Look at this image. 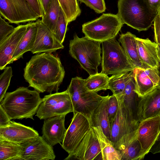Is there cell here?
I'll use <instances>...</instances> for the list:
<instances>
[{
	"label": "cell",
	"mask_w": 160,
	"mask_h": 160,
	"mask_svg": "<svg viewBox=\"0 0 160 160\" xmlns=\"http://www.w3.org/2000/svg\"><path fill=\"white\" fill-rule=\"evenodd\" d=\"M23 76L29 87L39 92H58L65 71L59 57L50 52L36 54L26 63Z\"/></svg>",
	"instance_id": "1"
},
{
	"label": "cell",
	"mask_w": 160,
	"mask_h": 160,
	"mask_svg": "<svg viewBox=\"0 0 160 160\" xmlns=\"http://www.w3.org/2000/svg\"><path fill=\"white\" fill-rule=\"evenodd\" d=\"M39 92L20 87L12 92H6L0 106L9 119L30 118L36 113L42 98Z\"/></svg>",
	"instance_id": "2"
},
{
	"label": "cell",
	"mask_w": 160,
	"mask_h": 160,
	"mask_svg": "<svg viewBox=\"0 0 160 160\" xmlns=\"http://www.w3.org/2000/svg\"><path fill=\"white\" fill-rule=\"evenodd\" d=\"M118 8L117 14L123 23L139 32L148 30L158 14L147 0H118Z\"/></svg>",
	"instance_id": "3"
},
{
	"label": "cell",
	"mask_w": 160,
	"mask_h": 160,
	"mask_svg": "<svg viewBox=\"0 0 160 160\" xmlns=\"http://www.w3.org/2000/svg\"><path fill=\"white\" fill-rule=\"evenodd\" d=\"M101 43L85 36L79 38L76 34L70 41L69 54L90 75L98 73L102 61Z\"/></svg>",
	"instance_id": "4"
},
{
	"label": "cell",
	"mask_w": 160,
	"mask_h": 160,
	"mask_svg": "<svg viewBox=\"0 0 160 160\" xmlns=\"http://www.w3.org/2000/svg\"><path fill=\"white\" fill-rule=\"evenodd\" d=\"M102 71L106 75L130 72L135 68L115 38L101 42Z\"/></svg>",
	"instance_id": "5"
},
{
	"label": "cell",
	"mask_w": 160,
	"mask_h": 160,
	"mask_svg": "<svg viewBox=\"0 0 160 160\" xmlns=\"http://www.w3.org/2000/svg\"><path fill=\"white\" fill-rule=\"evenodd\" d=\"M123 24L117 14L103 13L96 19L84 23L82 30L85 37L101 42L115 38Z\"/></svg>",
	"instance_id": "6"
},
{
	"label": "cell",
	"mask_w": 160,
	"mask_h": 160,
	"mask_svg": "<svg viewBox=\"0 0 160 160\" xmlns=\"http://www.w3.org/2000/svg\"><path fill=\"white\" fill-rule=\"evenodd\" d=\"M67 90L72 99L73 113H80L90 121L93 111L104 96L87 90L84 85V79L77 76L72 78Z\"/></svg>",
	"instance_id": "7"
},
{
	"label": "cell",
	"mask_w": 160,
	"mask_h": 160,
	"mask_svg": "<svg viewBox=\"0 0 160 160\" xmlns=\"http://www.w3.org/2000/svg\"><path fill=\"white\" fill-rule=\"evenodd\" d=\"M118 98V110L110 123L111 141L115 148L127 143L136 137L139 123L132 120L121 101Z\"/></svg>",
	"instance_id": "8"
},
{
	"label": "cell",
	"mask_w": 160,
	"mask_h": 160,
	"mask_svg": "<svg viewBox=\"0 0 160 160\" xmlns=\"http://www.w3.org/2000/svg\"><path fill=\"white\" fill-rule=\"evenodd\" d=\"M73 104L70 95L67 89L45 96L42 98L36 116L40 119H45L73 112Z\"/></svg>",
	"instance_id": "9"
},
{
	"label": "cell",
	"mask_w": 160,
	"mask_h": 160,
	"mask_svg": "<svg viewBox=\"0 0 160 160\" xmlns=\"http://www.w3.org/2000/svg\"><path fill=\"white\" fill-rule=\"evenodd\" d=\"M0 13L9 22L17 24L40 18L25 0H0Z\"/></svg>",
	"instance_id": "10"
},
{
	"label": "cell",
	"mask_w": 160,
	"mask_h": 160,
	"mask_svg": "<svg viewBox=\"0 0 160 160\" xmlns=\"http://www.w3.org/2000/svg\"><path fill=\"white\" fill-rule=\"evenodd\" d=\"M91 125L89 119L82 114L76 112L67 129L62 147L70 154L76 149L88 131Z\"/></svg>",
	"instance_id": "11"
},
{
	"label": "cell",
	"mask_w": 160,
	"mask_h": 160,
	"mask_svg": "<svg viewBox=\"0 0 160 160\" xmlns=\"http://www.w3.org/2000/svg\"><path fill=\"white\" fill-rule=\"evenodd\" d=\"M22 153L20 160H54L52 147L42 136L30 139L21 144Z\"/></svg>",
	"instance_id": "12"
},
{
	"label": "cell",
	"mask_w": 160,
	"mask_h": 160,
	"mask_svg": "<svg viewBox=\"0 0 160 160\" xmlns=\"http://www.w3.org/2000/svg\"><path fill=\"white\" fill-rule=\"evenodd\" d=\"M160 131V115L142 120L139 122L136 138L141 144L143 158L149 152Z\"/></svg>",
	"instance_id": "13"
},
{
	"label": "cell",
	"mask_w": 160,
	"mask_h": 160,
	"mask_svg": "<svg viewBox=\"0 0 160 160\" xmlns=\"http://www.w3.org/2000/svg\"><path fill=\"white\" fill-rule=\"evenodd\" d=\"M100 154L99 142L94 130L91 126L75 150L64 160H93Z\"/></svg>",
	"instance_id": "14"
},
{
	"label": "cell",
	"mask_w": 160,
	"mask_h": 160,
	"mask_svg": "<svg viewBox=\"0 0 160 160\" xmlns=\"http://www.w3.org/2000/svg\"><path fill=\"white\" fill-rule=\"evenodd\" d=\"M37 31L35 40L31 52L32 53H52L63 49L64 46L41 20L36 22Z\"/></svg>",
	"instance_id": "15"
},
{
	"label": "cell",
	"mask_w": 160,
	"mask_h": 160,
	"mask_svg": "<svg viewBox=\"0 0 160 160\" xmlns=\"http://www.w3.org/2000/svg\"><path fill=\"white\" fill-rule=\"evenodd\" d=\"M157 68L134 69L135 91L139 96L142 97L157 87L159 80Z\"/></svg>",
	"instance_id": "16"
},
{
	"label": "cell",
	"mask_w": 160,
	"mask_h": 160,
	"mask_svg": "<svg viewBox=\"0 0 160 160\" xmlns=\"http://www.w3.org/2000/svg\"><path fill=\"white\" fill-rule=\"evenodd\" d=\"M66 115L45 119L42 128V137L52 146L62 142L67 129L65 126Z\"/></svg>",
	"instance_id": "17"
},
{
	"label": "cell",
	"mask_w": 160,
	"mask_h": 160,
	"mask_svg": "<svg viewBox=\"0 0 160 160\" xmlns=\"http://www.w3.org/2000/svg\"><path fill=\"white\" fill-rule=\"evenodd\" d=\"M39 136L38 132L33 128L13 121L0 127V139L20 144Z\"/></svg>",
	"instance_id": "18"
},
{
	"label": "cell",
	"mask_w": 160,
	"mask_h": 160,
	"mask_svg": "<svg viewBox=\"0 0 160 160\" xmlns=\"http://www.w3.org/2000/svg\"><path fill=\"white\" fill-rule=\"evenodd\" d=\"M28 23L20 25L0 43V69L2 70L10 64L13 55L25 33Z\"/></svg>",
	"instance_id": "19"
},
{
	"label": "cell",
	"mask_w": 160,
	"mask_h": 160,
	"mask_svg": "<svg viewBox=\"0 0 160 160\" xmlns=\"http://www.w3.org/2000/svg\"><path fill=\"white\" fill-rule=\"evenodd\" d=\"M160 114V89L156 88L142 97L139 106L140 122Z\"/></svg>",
	"instance_id": "20"
},
{
	"label": "cell",
	"mask_w": 160,
	"mask_h": 160,
	"mask_svg": "<svg viewBox=\"0 0 160 160\" xmlns=\"http://www.w3.org/2000/svg\"><path fill=\"white\" fill-rule=\"evenodd\" d=\"M137 48L139 59L144 65L150 68H158L160 59L157 44L148 38L136 37Z\"/></svg>",
	"instance_id": "21"
},
{
	"label": "cell",
	"mask_w": 160,
	"mask_h": 160,
	"mask_svg": "<svg viewBox=\"0 0 160 160\" xmlns=\"http://www.w3.org/2000/svg\"><path fill=\"white\" fill-rule=\"evenodd\" d=\"M117 97L121 101L132 120L139 123V106L142 97L139 96L135 91L134 76L127 84L121 96Z\"/></svg>",
	"instance_id": "22"
},
{
	"label": "cell",
	"mask_w": 160,
	"mask_h": 160,
	"mask_svg": "<svg viewBox=\"0 0 160 160\" xmlns=\"http://www.w3.org/2000/svg\"><path fill=\"white\" fill-rule=\"evenodd\" d=\"M109 96H104L93 111L90 119L91 126L100 127L104 134L111 140V125L108 115V104Z\"/></svg>",
	"instance_id": "23"
},
{
	"label": "cell",
	"mask_w": 160,
	"mask_h": 160,
	"mask_svg": "<svg viewBox=\"0 0 160 160\" xmlns=\"http://www.w3.org/2000/svg\"><path fill=\"white\" fill-rule=\"evenodd\" d=\"M136 37L135 35L128 32L120 34L118 40L135 68H150L142 64L139 59L137 48Z\"/></svg>",
	"instance_id": "24"
},
{
	"label": "cell",
	"mask_w": 160,
	"mask_h": 160,
	"mask_svg": "<svg viewBox=\"0 0 160 160\" xmlns=\"http://www.w3.org/2000/svg\"><path fill=\"white\" fill-rule=\"evenodd\" d=\"M37 31L36 22L28 23L26 32L13 55L10 63L22 58L23 54L26 52L31 51L35 40Z\"/></svg>",
	"instance_id": "25"
},
{
	"label": "cell",
	"mask_w": 160,
	"mask_h": 160,
	"mask_svg": "<svg viewBox=\"0 0 160 160\" xmlns=\"http://www.w3.org/2000/svg\"><path fill=\"white\" fill-rule=\"evenodd\" d=\"M92 127L99 142L102 160H121L120 151L115 148L111 141L104 134L101 128L99 126Z\"/></svg>",
	"instance_id": "26"
},
{
	"label": "cell",
	"mask_w": 160,
	"mask_h": 160,
	"mask_svg": "<svg viewBox=\"0 0 160 160\" xmlns=\"http://www.w3.org/2000/svg\"><path fill=\"white\" fill-rule=\"evenodd\" d=\"M22 153L21 144L0 139V160H20Z\"/></svg>",
	"instance_id": "27"
},
{
	"label": "cell",
	"mask_w": 160,
	"mask_h": 160,
	"mask_svg": "<svg viewBox=\"0 0 160 160\" xmlns=\"http://www.w3.org/2000/svg\"><path fill=\"white\" fill-rule=\"evenodd\" d=\"M134 70L129 72L119 73L109 78V89L117 97L121 96L126 86L134 76Z\"/></svg>",
	"instance_id": "28"
},
{
	"label": "cell",
	"mask_w": 160,
	"mask_h": 160,
	"mask_svg": "<svg viewBox=\"0 0 160 160\" xmlns=\"http://www.w3.org/2000/svg\"><path fill=\"white\" fill-rule=\"evenodd\" d=\"M121 155V160H139L144 158L141 144L136 137L118 149Z\"/></svg>",
	"instance_id": "29"
},
{
	"label": "cell",
	"mask_w": 160,
	"mask_h": 160,
	"mask_svg": "<svg viewBox=\"0 0 160 160\" xmlns=\"http://www.w3.org/2000/svg\"><path fill=\"white\" fill-rule=\"evenodd\" d=\"M109 80L108 75L101 72L90 75L84 79V83L87 90L97 92L101 90L109 89Z\"/></svg>",
	"instance_id": "30"
},
{
	"label": "cell",
	"mask_w": 160,
	"mask_h": 160,
	"mask_svg": "<svg viewBox=\"0 0 160 160\" xmlns=\"http://www.w3.org/2000/svg\"><path fill=\"white\" fill-rule=\"evenodd\" d=\"M61 8L58 0H52L46 14L42 17L41 20L53 34Z\"/></svg>",
	"instance_id": "31"
},
{
	"label": "cell",
	"mask_w": 160,
	"mask_h": 160,
	"mask_svg": "<svg viewBox=\"0 0 160 160\" xmlns=\"http://www.w3.org/2000/svg\"><path fill=\"white\" fill-rule=\"evenodd\" d=\"M68 23L74 21L80 16L81 10L78 0H58Z\"/></svg>",
	"instance_id": "32"
},
{
	"label": "cell",
	"mask_w": 160,
	"mask_h": 160,
	"mask_svg": "<svg viewBox=\"0 0 160 160\" xmlns=\"http://www.w3.org/2000/svg\"><path fill=\"white\" fill-rule=\"evenodd\" d=\"M68 24L66 17L61 8L53 34L62 44L65 38Z\"/></svg>",
	"instance_id": "33"
},
{
	"label": "cell",
	"mask_w": 160,
	"mask_h": 160,
	"mask_svg": "<svg viewBox=\"0 0 160 160\" xmlns=\"http://www.w3.org/2000/svg\"><path fill=\"white\" fill-rule=\"evenodd\" d=\"M12 76V70L11 67H6L0 76V102L4 98L9 86Z\"/></svg>",
	"instance_id": "34"
},
{
	"label": "cell",
	"mask_w": 160,
	"mask_h": 160,
	"mask_svg": "<svg viewBox=\"0 0 160 160\" xmlns=\"http://www.w3.org/2000/svg\"><path fill=\"white\" fill-rule=\"evenodd\" d=\"M119 108V103L117 96L114 94L109 96L108 104V115L110 123L115 118Z\"/></svg>",
	"instance_id": "35"
},
{
	"label": "cell",
	"mask_w": 160,
	"mask_h": 160,
	"mask_svg": "<svg viewBox=\"0 0 160 160\" xmlns=\"http://www.w3.org/2000/svg\"><path fill=\"white\" fill-rule=\"evenodd\" d=\"M93 10L97 13L105 12L106 8L104 0H78Z\"/></svg>",
	"instance_id": "36"
},
{
	"label": "cell",
	"mask_w": 160,
	"mask_h": 160,
	"mask_svg": "<svg viewBox=\"0 0 160 160\" xmlns=\"http://www.w3.org/2000/svg\"><path fill=\"white\" fill-rule=\"evenodd\" d=\"M0 43L14 30L15 28L9 24L1 16L0 17Z\"/></svg>",
	"instance_id": "37"
},
{
	"label": "cell",
	"mask_w": 160,
	"mask_h": 160,
	"mask_svg": "<svg viewBox=\"0 0 160 160\" xmlns=\"http://www.w3.org/2000/svg\"><path fill=\"white\" fill-rule=\"evenodd\" d=\"M153 26L154 41L157 44L160 45V12L153 22Z\"/></svg>",
	"instance_id": "38"
},
{
	"label": "cell",
	"mask_w": 160,
	"mask_h": 160,
	"mask_svg": "<svg viewBox=\"0 0 160 160\" xmlns=\"http://www.w3.org/2000/svg\"><path fill=\"white\" fill-rule=\"evenodd\" d=\"M32 9L40 18H42L43 13L39 0H25Z\"/></svg>",
	"instance_id": "39"
},
{
	"label": "cell",
	"mask_w": 160,
	"mask_h": 160,
	"mask_svg": "<svg viewBox=\"0 0 160 160\" xmlns=\"http://www.w3.org/2000/svg\"><path fill=\"white\" fill-rule=\"evenodd\" d=\"M11 121L6 112L0 106V127L7 125Z\"/></svg>",
	"instance_id": "40"
},
{
	"label": "cell",
	"mask_w": 160,
	"mask_h": 160,
	"mask_svg": "<svg viewBox=\"0 0 160 160\" xmlns=\"http://www.w3.org/2000/svg\"><path fill=\"white\" fill-rule=\"evenodd\" d=\"M150 9L158 14L160 11V0H147Z\"/></svg>",
	"instance_id": "41"
},
{
	"label": "cell",
	"mask_w": 160,
	"mask_h": 160,
	"mask_svg": "<svg viewBox=\"0 0 160 160\" xmlns=\"http://www.w3.org/2000/svg\"><path fill=\"white\" fill-rule=\"evenodd\" d=\"M149 152L153 154L160 153V131L157 140L150 150Z\"/></svg>",
	"instance_id": "42"
},
{
	"label": "cell",
	"mask_w": 160,
	"mask_h": 160,
	"mask_svg": "<svg viewBox=\"0 0 160 160\" xmlns=\"http://www.w3.org/2000/svg\"><path fill=\"white\" fill-rule=\"evenodd\" d=\"M39 1L42 8L43 16L46 14L52 0H39Z\"/></svg>",
	"instance_id": "43"
},
{
	"label": "cell",
	"mask_w": 160,
	"mask_h": 160,
	"mask_svg": "<svg viewBox=\"0 0 160 160\" xmlns=\"http://www.w3.org/2000/svg\"><path fill=\"white\" fill-rule=\"evenodd\" d=\"M157 68L158 71V74L159 77V80L158 85L157 88L160 89V60L159 62V66Z\"/></svg>",
	"instance_id": "44"
},
{
	"label": "cell",
	"mask_w": 160,
	"mask_h": 160,
	"mask_svg": "<svg viewBox=\"0 0 160 160\" xmlns=\"http://www.w3.org/2000/svg\"><path fill=\"white\" fill-rule=\"evenodd\" d=\"M157 51L158 56L160 60V45L157 44Z\"/></svg>",
	"instance_id": "45"
},
{
	"label": "cell",
	"mask_w": 160,
	"mask_h": 160,
	"mask_svg": "<svg viewBox=\"0 0 160 160\" xmlns=\"http://www.w3.org/2000/svg\"><path fill=\"white\" fill-rule=\"evenodd\" d=\"M159 12H160V11Z\"/></svg>",
	"instance_id": "46"
}]
</instances>
